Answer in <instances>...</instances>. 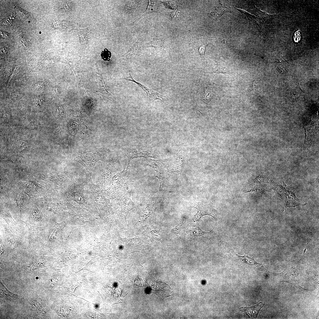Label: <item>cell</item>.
Returning <instances> with one entry per match:
<instances>
[{
  "mask_svg": "<svg viewBox=\"0 0 319 319\" xmlns=\"http://www.w3.org/2000/svg\"><path fill=\"white\" fill-rule=\"evenodd\" d=\"M264 305V304L263 302H260L258 304L253 306L249 307H241L240 308V310L251 318H256L260 310Z\"/></svg>",
  "mask_w": 319,
  "mask_h": 319,
  "instance_id": "8",
  "label": "cell"
},
{
  "mask_svg": "<svg viewBox=\"0 0 319 319\" xmlns=\"http://www.w3.org/2000/svg\"><path fill=\"white\" fill-rule=\"evenodd\" d=\"M274 64L278 71L281 73L285 72L287 70V61L281 55L276 54L274 56Z\"/></svg>",
  "mask_w": 319,
  "mask_h": 319,
  "instance_id": "9",
  "label": "cell"
},
{
  "mask_svg": "<svg viewBox=\"0 0 319 319\" xmlns=\"http://www.w3.org/2000/svg\"><path fill=\"white\" fill-rule=\"evenodd\" d=\"M157 1L149 0V3L147 9L144 12L139 18H138L133 23L141 18L147 14L153 12L159 13L158 11L159 6Z\"/></svg>",
  "mask_w": 319,
  "mask_h": 319,
  "instance_id": "13",
  "label": "cell"
},
{
  "mask_svg": "<svg viewBox=\"0 0 319 319\" xmlns=\"http://www.w3.org/2000/svg\"><path fill=\"white\" fill-rule=\"evenodd\" d=\"M230 70L226 66L218 64H215V67L214 69L209 72V73H224L230 74Z\"/></svg>",
  "mask_w": 319,
  "mask_h": 319,
  "instance_id": "17",
  "label": "cell"
},
{
  "mask_svg": "<svg viewBox=\"0 0 319 319\" xmlns=\"http://www.w3.org/2000/svg\"><path fill=\"white\" fill-rule=\"evenodd\" d=\"M6 242V246L9 248L16 247L18 244L16 240L18 239L12 235L9 232H5Z\"/></svg>",
  "mask_w": 319,
  "mask_h": 319,
  "instance_id": "16",
  "label": "cell"
},
{
  "mask_svg": "<svg viewBox=\"0 0 319 319\" xmlns=\"http://www.w3.org/2000/svg\"><path fill=\"white\" fill-rule=\"evenodd\" d=\"M129 74L130 75L128 77L125 78H121L119 79L127 81H131L138 85L149 96V102H154L156 100H159L163 102V97H165V96L147 87L141 83L136 81L131 76L130 72H129Z\"/></svg>",
  "mask_w": 319,
  "mask_h": 319,
  "instance_id": "6",
  "label": "cell"
},
{
  "mask_svg": "<svg viewBox=\"0 0 319 319\" xmlns=\"http://www.w3.org/2000/svg\"><path fill=\"white\" fill-rule=\"evenodd\" d=\"M101 56L103 60L109 61L111 56V53L107 48H105L101 52Z\"/></svg>",
  "mask_w": 319,
  "mask_h": 319,
  "instance_id": "21",
  "label": "cell"
},
{
  "mask_svg": "<svg viewBox=\"0 0 319 319\" xmlns=\"http://www.w3.org/2000/svg\"><path fill=\"white\" fill-rule=\"evenodd\" d=\"M202 95L204 100L208 101L214 97V92L211 88L207 87L204 90Z\"/></svg>",
  "mask_w": 319,
  "mask_h": 319,
  "instance_id": "18",
  "label": "cell"
},
{
  "mask_svg": "<svg viewBox=\"0 0 319 319\" xmlns=\"http://www.w3.org/2000/svg\"><path fill=\"white\" fill-rule=\"evenodd\" d=\"M44 85L45 84L43 82H38L35 84L34 86L36 88H38V89H40L43 87Z\"/></svg>",
  "mask_w": 319,
  "mask_h": 319,
  "instance_id": "23",
  "label": "cell"
},
{
  "mask_svg": "<svg viewBox=\"0 0 319 319\" xmlns=\"http://www.w3.org/2000/svg\"><path fill=\"white\" fill-rule=\"evenodd\" d=\"M105 153L106 151L104 150L87 152L79 155L77 157L76 160L84 166L88 174H90L95 164L98 160L103 159Z\"/></svg>",
  "mask_w": 319,
  "mask_h": 319,
  "instance_id": "1",
  "label": "cell"
},
{
  "mask_svg": "<svg viewBox=\"0 0 319 319\" xmlns=\"http://www.w3.org/2000/svg\"><path fill=\"white\" fill-rule=\"evenodd\" d=\"M149 165L153 169L155 176L159 179L160 183L159 197L163 196V188L165 182L167 178L168 172L160 163L157 161L149 162Z\"/></svg>",
  "mask_w": 319,
  "mask_h": 319,
  "instance_id": "2",
  "label": "cell"
},
{
  "mask_svg": "<svg viewBox=\"0 0 319 319\" xmlns=\"http://www.w3.org/2000/svg\"><path fill=\"white\" fill-rule=\"evenodd\" d=\"M19 296L9 291L0 282V297L9 301L19 299Z\"/></svg>",
  "mask_w": 319,
  "mask_h": 319,
  "instance_id": "10",
  "label": "cell"
},
{
  "mask_svg": "<svg viewBox=\"0 0 319 319\" xmlns=\"http://www.w3.org/2000/svg\"><path fill=\"white\" fill-rule=\"evenodd\" d=\"M125 154L128 159V165H130L131 160L133 159L140 157H153L149 151L145 149L126 148L124 150Z\"/></svg>",
  "mask_w": 319,
  "mask_h": 319,
  "instance_id": "7",
  "label": "cell"
},
{
  "mask_svg": "<svg viewBox=\"0 0 319 319\" xmlns=\"http://www.w3.org/2000/svg\"><path fill=\"white\" fill-rule=\"evenodd\" d=\"M286 97L288 102L292 104L296 103L301 100L304 92L299 85L295 84L287 89Z\"/></svg>",
  "mask_w": 319,
  "mask_h": 319,
  "instance_id": "4",
  "label": "cell"
},
{
  "mask_svg": "<svg viewBox=\"0 0 319 319\" xmlns=\"http://www.w3.org/2000/svg\"><path fill=\"white\" fill-rule=\"evenodd\" d=\"M163 39L161 35L157 36L154 38L150 42L147 43L144 46V48L150 47L160 48L162 46Z\"/></svg>",
  "mask_w": 319,
  "mask_h": 319,
  "instance_id": "14",
  "label": "cell"
},
{
  "mask_svg": "<svg viewBox=\"0 0 319 319\" xmlns=\"http://www.w3.org/2000/svg\"><path fill=\"white\" fill-rule=\"evenodd\" d=\"M170 15L173 20L177 19L180 17V12L179 10H176L170 12Z\"/></svg>",
  "mask_w": 319,
  "mask_h": 319,
  "instance_id": "22",
  "label": "cell"
},
{
  "mask_svg": "<svg viewBox=\"0 0 319 319\" xmlns=\"http://www.w3.org/2000/svg\"><path fill=\"white\" fill-rule=\"evenodd\" d=\"M197 208L198 212L194 215L193 220L194 221H198L203 216L208 215L212 217L216 220L217 214V211L214 209L210 202L206 204L201 203Z\"/></svg>",
  "mask_w": 319,
  "mask_h": 319,
  "instance_id": "5",
  "label": "cell"
},
{
  "mask_svg": "<svg viewBox=\"0 0 319 319\" xmlns=\"http://www.w3.org/2000/svg\"><path fill=\"white\" fill-rule=\"evenodd\" d=\"M26 225L29 232V239L30 241L34 240L40 235L42 230L40 227L32 225L27 222L22 221Z\"/></svg>",
  "mask_w": 319,
  "mask_h": 319,
  "instance_id": "11",
  "label": "cell"
},
{
  "mask_svg": "<svg viewBox=\"0 0 319 319\" xmlns=\"http://www.w3.org/2000/svg\"><path fill=\"white\" fill-rule=\"evenodd\" d=\"M221 5L216 7L215 9L212 12L209 13L211 15L214 17H218L221 16L225 12H232L231 8L227 6L223 2L220 1Z\"/></svg>",
  "mask_w": 319,
  "mask_h": 319,
  "instance_id": "12",
  "label": "cell"
},
{
  "mask_svg": "<svg viewBox=\"0 0 319 319\" xmlns=\"http://www.w3.org/2000/svg\"><path fill=\"white\" fill-rule=\"evenodd\" d=\"M149 289L148 294L154 293L160 297H169L172 292L168 285L159 281L152 282Z\"/></svg>",
  "mask_w": 319,
  "mask_h": 319,
  "instance_id": "3",
  "label": "cell"
},
{
  "mask_svg": "<svg viewBox=\"0 0 319 319\" xmlns=\"http://www.w3.org/2000/svg\"><path fill=\"white\" fill-rule=\"evenodd\" d=\"M191 232H190L192 233L194 235L199 236H207L209 237V235L210 234L211 232V231L209 232H206L203 231L200 228L199 226L195 228H193L192 230H191Z\"/></svg>",
  "mask_w": 319,
  "mask_h": 319,
  "instance_id": "20",
  "label": "cell"
},
{
  "mask_svg": "<svg viewBox=\"0 0 319 319\" xmlns=\"http://www.w3.org/2000/svg\"><path fill=\"white\" fill-rule=\"evenodd\" d=\"M141 51L140 42L137 41L127 52L122 55V57L128 56H135L139 55Z\"/></svg>",
  "mask_w": 319,
  "mask_h": 319,
  "instance_id": "15",
  "label": "cell"
},
{
  "mask_svg": "<svg viewBox=\"0 0 319 319\" xmlns=\"http://www.w3.org/2000/svg\"><path fill=\"white\" fill-rule=\"evenodd\" d=\"M208 44H197L196 45V51L200 56V58L202 60L205 59L204 55L205 52L206 47Z\"/></svg>",
  "mask_w": 319,
  "mask_h": 319,
  "instance_id": "19",
  "label": "cell"
}]
</instances>
